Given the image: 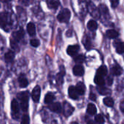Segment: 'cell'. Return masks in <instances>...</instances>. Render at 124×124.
<instances>
[{
  "label": "cell",
  "mask_w": 124,
  "mask_h": 124,
  "mask_svg": "<svg viewBox=\"0 0 124 124\" xmlns=\"http://www.w3.org/2000/svg\"><path fill=\"white\" fill-rule=\"evenodd\" d=\"M17 99L20 102V108L24 113H26L28 109V102H29V93L28 92H20L17 95Z\"/></svg>",
  "instance_id": "obj_1"
},
{
  "label": "cell",
  "mask_w": 124,
  "mask_h": 124,
  "mask_svg": "<svg viewBox=\"0 0 124 124\" xmlns=\"http://www.w3.org/2000/svg\"><path fill=\"white\" fill-rule=\"evenodd\" d=\"M11 110H12V117L14 120H18L20 115V105L17 100L13 99L11 102Z\"/></svg>",
  "instance_id": "obj_2"
},
{
  "label": "cell",
  "mask_w": 124,
  "mask_h": 124,
  "mask_svg": "<svg viewBox=\"0 0 124 124\" xmlns=\"http://www.w3.org/2000/svg\"><path fill=\"white\" fill-rule=\"evenodd\" d=\"M57 17L60 23H68L70 18V12L68 9H63L58 14Z\"/></svg>",
  "instance_id": "obj_3"
},
{
  "label": "cell",
  "mask_w": 124,
  "mask_h": 124,
  "mask_svg": "<svg viewBox=\"0 0 124 124\" xmlns=\"http://www.w3.org/2000/svg\"><path fill=\"white\" fill-rule=\"evenodd\" d=\"M40 97H41V88H40L39 86H36L33 88V89L32 91V93H31L32 100H33L34 102L37 103L39 101Z\"/></svg>",
  "instance_id": "obj_4"
},
{
  "label": "cell",
  "mask_w": 124,
  "mask_h": 124,
  "mask_svg": "<svg viewBox=\"0 0 124 124\" xmlns=\"http://www.w3.org/2000/svg\"><path fill=\"white\" fill-rule=\"evenodd\" d=\"M74 111V108L72 105H70L68 102H65L63 105V113L65 116L68 117L70 116Z\"/></svg>",
  "instance_id": "obj_5"
},
{
  "label": "cell",
  "mask_w": 124,
  "mask_h": 124,
  "mask_svg": "<svg viewBox=\"0 0 124 124\" xmlns=\"http://www.w3.org/2000/svg\"><path fill=\"white\" fill-rule=\"evenodd\" d=\"M9 17L8 15L5 12H3L0 14V26L3 28H5V27L9 24Z\"/></svg>",
  "instance_id": "obj_6"
},
{
  "label": "cell",
  "mask_w": 124,
  "mask_h": 124,
  "mask_svg": "<svg viewBox=\"0 0 124 124\" xmlns=\"http://www.w3.org/2000/svg\"><path fill=\"white\" fill-rule=\"evenodd\" d=\"M49 109L54 113H60L62 112V106L60 103L59 102H54V103H51L49 105Z\"/></svg>",
  "instance_id": "obj_7"
},
{
  "label": "cell",
  "mask_w": 124,
  "mask_h": 124,
  "mask_svg": "<svg viewBox=\"0 0 124 124\" xmlns=\"http://www.w3.org/2000/svg\"><path fill=\"white\" fill-rule=\"evenodd\" d=\"M78 51H79V46L78 45H70L67 49V53L70 56L76 55Z\"/></svg>",
  "instance_id": "obj_8"
},
{
  "label": "cell",
  "mask_w": 124,
  "mask_h": 124,
  "mask_svg": "<svg viewBox=\"0 0 124 124\" xmlns=\"http://www.w3.org/2000/svg\"><path fill=\"white\" fill-rule=\"evenodd\" d=\"M68 94H69V97L73 99V100H76L78 98V95L79 94L78 93L76 89L75 86H70L69 89H68Z\"/></svg>",
  "instance_id": "obj_9"
},
{
  "label": "cell",
  "mask_w": 124,
  "mask_h": 124,
  "mask_svg": "<svg viewBox=\"0 0 124 124\" xmlns=\"http://www.w3.org/2000/svg\"><path fill=\"white\" fill-rule=\"evenodd\" d=\"M24 31L21 28L20 29L19 31H15L12 33V37H13V39L15 40L16 41H20L23 37H24Z\"/></svg>",
  "instance_id": "obj_10"
},
{
  "label": "cell",
  "mask_w": 124,
  "mask_h": 124,
  "mask_svg": "<svg viewBox=\"0 0 124 124\" xmlns=\"http://www.w3.org/2000/svg\"><path fill=\"white\" fill-rule=\"evenodd\" d=\"M73 71V74L75 76H81L84 73V69L80 65H77L74 66Z\"/></svg>",
  "instance_id": "obj_11"
},
{
  "label": "cell",
  "mask_w": 124,
  "mask_h": 124,
  "mask_svg": "<svg viewBox=\"0 0 124 124\" xmlns=\"http://www.w3.org/2000/svg\"><path fill=\"white\" fill-rule=\"evenodd\" d=\"M18 83L21 88H25L28 85V81L24 75H20L18 78Z\"/></svg>",
  "instance_id": "obj_12"
},
{
  "label": "cell",
  "mask_w": 124,
  "mask_h": 124,
  "mask_svg": "<svg viewBox=\"0 0 124 124\" xmlns=\"http://www.w3.org/2000/svg\"><path fill=\"white\" fill-rule=\"evenodd\" d=\"M15 58V53L12 50H9L4 54V60L6 62H11Z\"/></svg>",
  "instance_id": "obj_13"
},
{
  "label": "cell",
  "mask_w": 124,
  "mask_h": 124,
  "mask_svg": "<svg viewBox=\"0 0 124 124\" xmlns=\"http://www.w3.org/2000/svg\"><path fill=\"white\" fill-rule=\"evenodd\" d=\"M76 89L78 93L80 95L84 94V93H85V92H86V86H85L84 84L82 83V82H78V83L76 84Z\"/></svg>",
  "instance_id": "obj_14"
},
{
  "label": "cell",
  "mask_w": 124,
  "mask_h": 124,
  "mask_svg": "<svg viewBox=\"0 0 124 124\" xmlns=\"http://www.w3.org/2000/svg\"><path fill=\"white\" fill-rule=\"evenodd\" d=\"M54 99H55V97H54V94L52 92H49L46 94V96L44 97V102L46 104H51L53 102Z\"/></svg>",
  "instance_id": "obj_15"
},
{
  "label": "cell",
  "mask_w": 124,
  "mask_h": 124,
  "mask_svg": "<svg viewBox=\"0 0 124 124\" xmlns=\"http://www.w3.org/2000/svg\"><path fill=\"white\" fill-rule=\"evenodd\" d=\"M27 31L30 36H33L36 34V27L33 23H29L27 25Z\"/></svg>",
  "instance_id": "obj_16"
},
{
  "label": "cell",
  "mask_w": 124,
  "mask_h": 124,
  "mask_svg": "<svg viewBox=\"0 0 124 124\" xmlns=\"http://www.w3.org/2000/svg\"><path fill=\"white\" fill-rule=\"evenodd\" d=\"M62 70H60V72L57 75V82L58 84H62V81H63V77L65 76V70H64V68L62 66L61 67Z\"/></svg>",
  "instance_id": "obj_17"
},
{
  "label": "cell",
  "mask_w": 124,
  "mask_h": 124,
  "mask_svg": "<svg viewBox=\"0 0 124 124\" xmlns=\"http://www.w3.org/2000/svg\"><path fill=\"white\" fill-rule=\"evenodd\" d=\"M106 36L109 38V39H116L118 36V33L113 30V29H111V30H108L106 32Z\"/></svg>",
  "instance_id": "obj_18"
},
{
  "label": "cell",
  "mask_w": 124,
  "mask_h": 124,
  "mask_svg": "<svg viewBox=\"0 0 124 124\" xmlns=\"http://www.w3.org/2000/svg\"><path fill=\"white\" fill-rule=\"evenodd\" d=\"M111 73L114 76H120L122 73V68L119 65H115L111 68Z\"/></svg>",
  "instance_id": "obj_19"
},
{
  "label": "cell",
  "mask_w": 124,
  "mask_h": 124,
  "mask_svg": "<svg viewBox=\"0 0 124 124\" xmlns=\"http://www.w3.org/2000/svg\"><path fill=\"white\" fill-rule=\"evenodd\" d=\"M47 5L50 9H56L59 7V2L57 0H47Z\"/></svg>",
  "instance_id": "obj_20"
},
{
  "label": "cell",
  "mask_w": 124,
  "mask_h": 124,
  "mask_svg": "<svg viewBox=\"0 0 124 124\" xmlns=\"http://www.w3.org/2000/svg\"><path fill=\"white\" fill-rule=\"evenodd\" d=\"M86 111H87V113H89L90 115H94V114H96V113H97L96 106L94 104H92V103L89 104L88 106H87Z\"/></svg>",
  "instance_id": "obj_21"
},
{
  "label": "cell",
  "mask_w": 124,
  "mask_h": 124,
  "mask_svg": "<svg viewBox=\"0 0 124 124\" xmlns=\"http://www.w3.org/2000/svg\"><path fill=\"white\" fill-rule=\"evenodd\" d=\"M97 22L95 21V20H89V22H88V23H87V27H88V28L90 30V31H95L97 28Z\"/></svg>",
  "instance_id": "obj_22"
},
{
  "label": "cell",
  "mask_w": 124,
  "mask_h": 124,
  "mask_svg": "<svg viewBox=\"0 0 124 124\" xmlns=\"http://www.w3.org/2000/svg\"><path fill=\"white\" fill-rule=\"evenodd\" d=\"M97 75H100V76H105L108 74V68L105 65H102L101 67H100L97 70Z\"/></svg>",
  "instance_id": "obj_23"
},
{
  "label": "cell",
  "mask_w": 124,
  "mask_h": 124,
  "mask_svg": "<svg viewBox=\"0 0 124 124\" xmlns=\"http://www.w3.org/2000/svg\"><path fill=\"white\" fill-rule=\"evenodd\" d=\"M98 92L100 94L102 95H105V96H108L111 94V91L105 87H98Z\"/></svg>",
  "instance_id": "obj_24"
},
{
  "label": "cell",
  "mask_w": 124,
  "mask_h": 124,
  "mask_svg": "<svg viewBox=\"0 0 124 124\" xmlns=\"http://www.w3.org/2000/svg\"><path fill=\"white\" fill-rule=\"evenodd\" d=\"M83 44L85 46V48L86 49H90L91 47H92V44H91V41H90V39L88 37V36H85L84 39H83Z\"/></svg>",
  "instance_id": "obj_25"
},
{
  "label": "cell",
  "mask_w": 124,
  "mask_h": 124,
  "mask_svg": "<svg viewBox=\"0 0 124 124\" xmlns=\"http://www.w3.org/2000/svg\"><path fill=\"white\" fill-rule=\"evenodd\" d=\"M94 82L99 86H102L105 84V79L103 78V76L97 75L94 78Z\"/></svg>",
  "instance_id": "obj_26"
},
{
  "label": "cell",
  "mask_w": 124,
  "mask_h": 124,
  "mask_svg": "<svg viewBox=\"0 0 124 124\" xmlns=\"http://www.w3.org/2000/svg\"><path fill=\"white\" fill-rule=\"evenodd\" d=\"M103 102H104V104L108 107H113L114 105V101L111 97H105L104 99Z\"/></svg>",
  "instance_id": "obj_27"
},
{
  "label": "cell",
  "mask_w": 124,
  "mask_h": 124,
  "mask_svg": "<svg viewBox=\"0 0 124 124\" xmlns=\"http://www.w3.org/2000/svg\"><path fill=\"white\" fill-rule=\"evenodd\" d=\"M116 52L118 54H123L124 53V43L121 42L116 46Z\"/></svg>",
  "instance_id": "obj_28"
},
{
  "label": "cell",
  "mask_w": 124,
  "mask_h": 124,
  "mask_svg": "<svg viewBox=\"0 0 124 124\" xmlns=\"http://www.w3.org/2000/svg\"><path fill=\"white\" fill-rule=\"evenodd\" d=\"M85 60V57L82 54H80V55H78L76 56L75 58H74V61L78 63V64H81V63H83Z\"/></svg>",
  "instance_id": "obj_29"
},
{
  "label": "cell",
  "mask_w": 124,
  "mask_h": 124,
  "mask_svg": "<svg viewBox=\"0 0 124 124\" xmlns=\"http://www.w3.org/2000/svg\"><path fill=\"white\" fill-rule=\"evenodd\" d=\"M10 46H12V48L14 50H15V51H17V52H19L20 49H19V46H18V45H17V41H16L15 40H14L13 39H12L10 40Z\"/></svg>",
  "instance_id": "obj_30"
},
{
  "label": "cell",
  "mask_w": 124,
  "mask_h": 124,
  "mask_svg": "<svg viewBox=\"0 0 124 124\" xmlns=\"http://www.w3.org/2000/svg\"><path fill=\"white\" fill-rule=\"evenodd\" d=\"M20 124H30V118L28 115H24L22 117Z\"/></svg>",
  "instance_id": "obj_31"
},
{
  "label": "cell",
  "mask_w": 124,
  "mask_h": 124,
  "mask_svg": "<svg viewBox=\"0 0 124 124\" xmlns=\"http://www.w3.org/2000/svg\"><path fill=\"white\" fill-rule=\"evenodd\" d=\"M94 119H95V121L97 123H98V124H104V122H105V119H104L103 116L102 115H100V114L97 115L95 116Z\"/></svg>",
  "instance_id": "obj_32"
},
{
  "label": "cell",
  "mask_w": 124,
  "mask_h": 124,
  "mask_svg": "<svg viewBox=\"0 0 124 124\" xmlns=\"http://www.w3.org/2000/svg\"><path fill=\"white\" fill-rule=\"evenodd\" d=\"M100 13L102 14H107L108 12V9L105 4L100 5Z\"/></svg>",
  "instance_id": "obj_33"
},
{
  "label": "cell",
  "mask_w": 124,
  "mask_h": 124,
  "mask_svg": "<svg viewBox=\"0 0 124 124\" xmlns=\"http://www.w3.org/2000/svg\"><path fill=\"white\" fill-rule=\"evenodd\" d=\"M30 44H31V45L32 46H33V47H38V46H39V44H40V42H39V41L38 39H33L31 40Z\"/></svg>",
  "instance_id": "obj_34"
},
{
  "label": "cell",
  "mask_w": 124,
  "mask_h": 124,
  "mask_svg": "<svg viewBox=\"0 0 124 124\" xmlns=\"http://www.w3.org/2000/svg\"><path fill=\"white\" fill-rule=\"evenodd\" d=\"M110 3H111L112 7L116 8L119 4V0H110Z\"/></svg>",
  "instance_id": "obj_35"
},
{
  "label": "cell",
  "mask_w": 124,
  "mask_h": 124,
  "mask_svg": "<svg viewBox=\"0 0 124 124\" xmlns=\"http://www.w3.org/2000/svg\"><path fill=\"white\" fill-rule=\"evenodd\" d=\"M18 2L23 6H28L29 4V0H19Z\"/></svg>",
  "instance_id": "obj_36"
},
{
  "label": "cell",
  "mask_w": 124,
  "mask_h": 124,
  "mask_svg": "<svg viewBox=\"0 0 124 124\" xmlns=\"http://www.w3.org/2000/svg\"><path fill=\"white\" fill-rule=\"evenodd\" d=\"M113 79L111 76H108V79H107V83L109 86L112 85L113 84Z\"/></svg>",
  "instance_id": "obj_37"
},
{
  "label": "cell",
  "mask_w": 124,
  "mask_h": 124,
  "mask_svg": "<svg viewBox=\"0 0 124 124\" xmlns=\"http://www.w3.org/2000/svg\"><path fill=\"white\" fill-rule=\"evenodd\" d=\"M89 99H90L91 100H92V101L96 100V99H97L96 95H95V94H94L93 93H91V94H90V95H89Z\"/></svg>",
  "instance_id": "obj_38"
},
{
  "label": "cell",
  "mask_w": 124,
  "mask_h": 124,
  "mask_svg": "<svg viewBox=\"0 0 124 124\" xmlns=\"http://www.w3.org/2000/svg\"><path fill=\"white\" fill-rule=\"evenodd\" d=\"M121 109L122 112L124 113V101H123V102H122L121 105Z\"/></svg>",
  "instance_id": "obj_39"
},
{
  "label": "cell",
  "mask_w": 124,
  "mask_h": 124,
  "mask_svg": "<svg viewBox=\"0 0 124 124\" xmlns=\"http://www.w3.org/2000/svg\"><path fill=\"white\" fill-rule=\"evenodd\" d=\"M67 36H72V31L71 30H68V31L67 32Z\"/></svg>",
  "instance_id": "obj_40"
},
{
  "label": "cell",
  "mask_w": 124,
  "mask_h": 124,
  "mask_svg": "<svg viewBox=\"0 0 124 124\" xmlns=\"http://www.w3.org/2000/svg\"><path fill=\"white\" fill-rule=\"evenodd\" d=\"M1 1H2V2H9V1H11L12 0H0Z\"/></svg>",
  "instance_id": "obj_41"
},
{
  "label": "cell",
  "mask_w": 124,
  "mask_h": 124,
  "mask_svg": "<svg viewBox=\"0 0 124 124\" xmlns=\"http://www.w3.org/2000/svg\"><path fill=\"white\" fill-rule=\"evenodd\" d=\"M87 124H94V123L93 121H89L87 123Z\"/></svg>",
  "instance_id": "obj_42"
},
{
  "label": "cell",
  "mask_w": 124,
  "mask_h": 124,
  "mask_svg": "<svg viewBox=\"0 0 124 124\" xmlns=\"http://www.w3.org/2000/svg\"><path fill=\"white\" fill-rule=\"evenodd\" d=\"M71 124H78V123H76V122H73V123H71Z\"/></svg>",
  "instance_id": "obj_43"
}]
</instances>
